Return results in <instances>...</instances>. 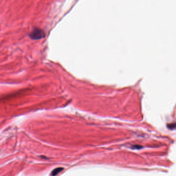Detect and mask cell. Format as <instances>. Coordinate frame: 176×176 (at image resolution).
<instances>
[{
    "instance_id": "cell-1",
    "label": "cell",
    "mask_w": 176,
    "mask_h": 176,
    "mask_svg": "<svg viewBox=\"0 0 176 176\" xmlns=\"http://www.w3.org/2000/svg\"><path fill=\"white\" fill-rule=\"evenodd\" d=\"M44 32L40 28H35L30 33V37L32 39L38 40L44 38Z\"/></svg>"
},
{
    "instance_id": "cell-2",
    "label": "cell",
    "mask_w": 176,
    "mask_h": 176,
    "mask_svg": "<svg viewBox=\"0 0 176 176\" xmlns=\"http://www.w3.org/2000/svg\"><path fill=\"white\" fill-rule=\"evenodd\" d=\"M64 169V168H62V167H58V168H55L52 172V176H55L57 175L59 173H60L61 172H62Z\"/></svg>"
}]
</instances>
